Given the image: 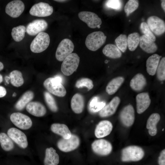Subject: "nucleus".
Wrapping results in <instances>:
<instances>
[{"mask_svg":"<svg viewBox=\"0 0 165 165\" xmlns=\"http://www.w3.org/2000/svg\"><path fill=\"white\" fill-rule=\"evenodd\" d=\"M106 38L107 36L102 31H95L87 36L85 44L89 50L92 51H96L105 43Z\"/></svg>","mask_w":165,"mask_h":165,"instance_id":"1","label":"nucleus"},{"mask_svg":"<svg viewBox=\"0 0 165 165\" xmlns=\"http://www.w3.org/2000/svg\"><path fill=\"white\" fill-rule=\"evenodd\" d=\"M144 155V151L141 147L129 146L123 149L121 160L123 162L137 161L142 159Z\"/></svg>","mask_w":165,"mask_h":165,"instance_id":"2","label":"nucleus"},{"mask_svg":"<svg viewBox=\"0 0 165 165\" xmlns=\"http://www.w3.org/2000/svg\"><path fill=\"white\" fill-rule=\"evenodd\" d=\"M80 61V57L75 53H72L63 61L61 67V71L67 76L72 75L78 68Z\"/></svg>","mask_w":165,"mask_h":165,"instance_id":"3","label":"nucleus"},{"mask_svg":"<svg viewBox=\"0 0 165 165\" xmlns=\"http://www.w3.org/2000/svg\"><path fill=\"white\" fill-rule=\"evenodd\" d=\"M50 41V37L47 33L43 32L39 33L32 41L30 50L34 53L42 52L48 48Z\"/></svg>","mask_w":165,"mask_h":165,"instance_id":"4","label":"nucleus"},{"mask_svg":"<svg viewBox=\"0 0 165 165\" xmlns=\"http://www.w3.org/2000/svg\"><path fill=\"white\" fill-rule=\"evenodd\" d=\"M43 85L46 89L50 93L59 97H64L66 91L61 83L54 77H50L44 82Z\"/></svg>","mask_w":165,"mask_h":165,"instance_id":"5","label":"nucleus"},{"mask_svg":"<svg viewBox=\"0 0 165 165\" xmlns=\"http://www.w3.org/2000/svg\"><path fill=\"white\" fill-rule=\"evenodd\" d=\"M74 48V45L71 40L67 38L63 39L57 48L55 53L56 59L59 61H63L72 53Z\"/></svg>","mask_w":165,"mask_h":165,"instance_id":"6","label":"nucleus"},{"mask_svg":"<svg viewBox=\"0 0 165 165\" xmlns=\"http://www.w3.org/2000/svg\"><path fill=\"white\" fill-rule=\"evenodd\" d=\"M80 139L76 135L72 134L68 139L63 138L59 140L57 142V146L61 151L68 152L76 149L80 144Z\"/></svg>","mask_w":165,"mask_h":165,"instance_id":"7","label":"nucleus"},{"mask_svg":"<svg viewBox=\"0 0 165 165\" xmlns=\"http://www.w3.org/2000/svg\"><path fill=\"white\" fill-rule=\"evenodd\" d=\"M79 18L86 24L90 28H100L102 24L101 19L95 13L88 11L80 12L78 14Z\"/></svg>","mask_w":165,"mask_h":165,"instance_id":"8","label":"nucleus"},{"mask_svg":"<svg viewBox=\"0 0 165 165\" xmlns=\"http://www.w3.org/2000/svg\"><path fill=\"white\" fill-rule=\"evenodd\" d=\"M10 119L17 127L22 130H27L31 127L32 123L30 118L20 112H14L10 116Z\"/></svg>","mask_w":165,"mask_h":165,"instance_id":"9","label":"nucleus"},{"mask_svg":"<svg viewBox=\"0 0 165 165\" xmlns=\"http://www.w3.org/2000/svg\"><path fill=\"white\" fill-rule=\"evenodd\" d=\"M53 12V7L47 3L40 2L33 6L29 11L33 16L43 17L51 15Z\"/></svg>","mask_w":165,"mask_h":165,"instance_id":"10","label":"nucleus"},{"mask_svg":"<svg viewBox=\"0 0 165 165\" xmlns=\"http://www.w3.org/2000/svg\"><path fill=\"white\" fill-rule=\"evenodd\" d=\"M93 152L101 156H106L109 154L112 150V146L108 141L104 139L94 141L91 144Z\"/></svg>","mask_w":165,"mask_h":165,"instance_id":"11","label":"nucleus"},{"mask_svg":"<svg viewBox=\"0 0 165 165\" xmlns=\"http://www.w3.org/2000/svg\"><path fill=\"white\" fill-rule=\"evenodd\" d=\"M147 24L153 34L157 36L161 35L165 32V22L156 16H149L147 19Z\"/></svg>","mask_w":165,"mask_h":165,"instance_id":"12","label":"nucleus"},{"mask_svg":"<svg viewBox=\"0 0 165 165\" xmlns=\"http://www.w3.org/2000/svg\"><path fill=\"white\" fill-rule=\"evenodd\" d=\"M7 135L11 139L20 147L25 148L28 145L27 137L25 134L20 130L12 127L8 130Z\"/></svg>","mask_w":165,"mask_h":165,"instance_id":"13","label":"nucleus"},{"mask_svg":"<svg viewBox=\"0 0 165 165\" xmlns=\"http://www.w3.org/2000/svg\"><path fill=\"white\" fill-rule=\"evenodd\" d=\"M24 8V4L21 1L15 0L10 2L7 5L5 11L11 17L17 18L21 14Z\"/></svg>","mask_w":165,"mask_h":165,"instance_id":"14","label":"nucleus"},{"mask_svg":"<svg viewBox=\"0 0 165 165\" xmlns=\"http://www.w3.org/2000/svg\"><path fill=\"white\" fill-rule=\"evenodd\" d=\"M46 21L43 19H36L29 23L26 28L27 33L30 35L34 36L43 32L48 27Z\"/></svg>","mask_w":165,"mask_h":165,"instance_id":"15","label":"nucleus"},{"mask_svg":"<svg viewBox=\"0 0 165 165\" xmlns=\"http://www.w3.org/2000/svg\"><path fill=\"white\" fill-rule=\"evenodd\" d=\"M119 117L121 122L125 126L129 127L132 126L135 119L134 111L133 106L131 105L125 106L121 111Z\"/></svg>","mask_w":165,"mask_h":165,"instance_id":"16","label":"nucleus"},{"mask_svg":"<svg viewBox=\"0 0 165 165\" xmlns=\"http://www.w3.org/2000/svg\"><path fill=\"white\" fill-rule=\"evenodd\" d=\"M113 128L112 123L107 120L99 122L95 129L94 134L96 138H100L108 135L111 132Z\"/></svg>","mask_w":165,"mask_h":165,"instance_id":"17","label":"nucleus"},{"mask_svg":"<svg viewBox=\"0 0 165 165\" xmlns=\"http://www.w3.org/2000/svg\"><path fill=\"white\" fill-rule=\"evenodd\" d=\"M136 108L137 113L141 114L145 112L150 105L151 100L148 93H141L136 96Z\"/></svg>","mask_w":165,"mask_h":165,"instance_id":"18","label":"nucleus"},{"mask_svg":"<svg viewBox=\"0 0 165 165\" xmlns=\"http://www.w3.org/2000/svg\"><path fill=\"white\" fill-rule=\"evenodd\" d=\"M120 103V99L117 96L113 98L110 102L99 111V115L102 117L110 116L116 112Z\"/></svg>","mask_w":165,"mask_h":165,"instance_id":"19","label":"nucleus"},{"mask_svg":"<svg viewBox=\"0 0 165 165\" xmlns=\"http://www.w3.org/2000/svg\"><path fill=\"white\" fill-rule=\"evenodd\" d=\"M26 109L30 114L36 117L43 116L46 112L45 106L37 101L29 102L26 106Z\"/></svg>","mask_w":165,"mask_h":165,"instance_id":"20","label":"nucleus"},{"mask_svg":"<svg viewBox=\"0 0 165 165\" xmlns=\"http://www.w3.org/2000/svg\"><path fill=\"white\" fill-rule=\"evenodd\" d=\"M85 105L83 96L79 93L75 94L72 98L71 106L72 110L75 113L80 114L83 111Z\"/></svg>","mask_w":165,"mask_h":165,"instance_id":"21","label":"nucleus"},{"mask_svg":"<svg viewBox=\"0 0 165 165\" xmlns=\"http://www.w3.org/2000/svg\"><path fill=\"white\" fill-rule=\"evenodd\" d=\"M139 45L143 51L149 53H155L158 48L154 42L144 35L140 37Z\"/></svg>","mask_w":165,"mask_h":165,"instance_id":"22","label":"nucleus"},{"mask_svg":"<svg viewBox=\"0 0 165 165\" xmlns=\"http://www.w3.org/2000/svg\"><path fill=\"white\" fill-rule=\"evenodd\" d=\"M161 56L154 54L150 56L146 61V70L151 75H154L159 64Z\"/></svg>","mask_w":165,"mask_h":165,"instance_id":"23","label":"nucleus"},{"mask_svg":"<svg viewBox=\"0 0 165 165\" xmlns=\"http://www.w3.org/2000/svg\"><path fill=\"white\" fill-rule=\"evenodd\" d=\"M50 129L52 132L60 135L64 139H68L72 135L68 127L64 124L53 123L51 125Z\"/></svg>","mask_w":165,"mask_h":165,"instance_id":"24","label":"nucleus"},{"mask_svg":"<svg viewBox=\"0 0 165 165\" xmlns=\"http://www.w3.org/2000/svg\"><path fill=\"white\" fill-rule=\"evenodd\" d=\"M147 83L146 78L143 74L138 73L131 79L130 82L131 88L135 91H140L145 86Z\"/></svg>","mask_w":165,"mask_h":165,"instance_id":"25","label":"nucleus"},{"mask_svg":"<svg viewBox=\"0 0 165 165\" xmlns=\"http://www.w3.org/2000/svg\"><path fill=\"white\" fill-rule=\"evenodd\" d=\"M59 157L56 151L52 147L47 148L45 151L44 165H57Z\"/></svg>","mask_w":165,"mask_h":165,"instance_id":"26","label":"nucleus"},{"mask_svg":"<svg viewBox=\"0 0 165 165\" xmlns=\"http://www.w3.org/2000/svg\"><path fill=\"white\" fill-rule=\"evenodd\" d=\"M160 119V116L157 113H152L148 119L146 124V128L148 129V133L151 136H154L156 134V125Z\"/></svg>","mask_w":165,"mask_h":165,"instance_id":"27","label":"nucleus"},{"mask_svg":"<svg viewBox=\"0 0 165 165\" xmlns=\"http://www.w3.org/2000/svg\"><path fill=\"white\" fill-rule=\"evenodd\" d=\"M103 53L106 57L112 59L120 58L122 55L121 51L117 46L113 44H108L104 47Z\"/></svg>","mask_w":165,"mask_h":165,"instance_id":"28","label":"nucleus"},{"mask_svg":"<svg viewBox=\"0 0 165 165\" xmlns=\"http://www.w3.org/2000/svg\"><path fill=\"white\" fill-rule=\"evenodd\" d=\"M124 81V78L122 76H119L114 78L108 84L106 91L109 95L115 94L119 88Z\"/></svg>","mask_w":165,"mask_h":165,"instance_id":"29","label":"nucleus"},{"mask_svg":"<svg viewBox=\"0 0 165 165\" xmlns=\"http://www.w3.org/2000/svg\"><path fill=\"white\" fill-rule=\"evenodd\" d=\"M34 97L33 92L28 91L25 92L16 103L15 107L18 110H23L33 99Z\"/></svg>","mask_w":165,"mask_h":165,"instance_id":"30","label":"nucleus"},{"mask_svg":"<svg viewBox=\"0 0 165 165\" xmlns=\"http://www.w3.org/2000/svg\"><path fill=\"white\" fill-rule=\"evenodd\" d=\"M140 36L138 32H135L129 35L127 38V46L131 51H134L139 45Z\"/></svg>","mask_w":165,"mask_h":165,"instance_id":"31","label":"nucleus"},{"mask_svg":"<svg viewBox=\"0 0 165 165\" xmlns=\"http://www.w3.org/2000/svg\"><path fill=\"white\" fill-rule=\"evenodd\" d=\"M10 82L12 85L19 87L22 86L24 83V79L22 73L19 71L14 70L9 74Z\"/></svg>","mask_w":165,"mask_h":165,"instance_id":"32","label":"nucleus"},{"mask_svg":"<svg viewBox=\"0 0 165 165\" xmlns=\"http://www.w3.org/2000/svg\"><path fill=\"white\" fill-rule=\"evenodd\" d=\"M0 143L2 148L5 151H9L14 147L12 140L4 133H0Z\"/></svg>","mask_w":165,"mask_h":165,"instance_id":"33","label":"nucleus"},{"mask_svg":"<svg viewBox=\"0 0 165 165\" xmlns=\"http://www.w3.org/2000/svg\"><path fill=\"white\" fill-rule=\"evenodd\" d=\"M26 31V28L24 25H19L13 28L11 32L13 39L16 42L21 41L24 37Z\"/></svg>","mask_w":165,"mask_h":165,"instance_id":"34","label":"nucleus"},{"mask_svg":"<svg viewBox=\"0 0 165 165\" xmlns=\"http://www.w3.org/2000/svg\"><path fill=\"white\" fill-rule=\"evenodd\" d=\"M105 105V102L99 101L97 97H94L90 101L89 104V108L90 111L92 112H95L99 111Z\"/></svg>","mask_w":165,"mask_h":165,"instance_id":"35","label":"nucleus"},{"mask_svg":"<svg viewBox=\"0 0 165 165\" xmlns=\"http://www.w3.org/2000/svg\"><path fill=\"white\" fill-rule=\"evenodd\" d=\"M45 100L49 109L53 112H56L58 108L55 100L53 97L48 92L44 93Z\"/></svg>","mask_w":165,"mask_h":165,"instance_id":"36","label":"nucleus"},{"mask_svg":"<svg viewBox=\"0 0 165 165\" xmlns=\"http://www.w3.org/2000/svg\"><path fill=\"white\" fill-rule=\"evenodd\" d=\"M116 46L123 52L126 50L127 46V37L126 35L121 34L115 40Z\"/></svg>","mask_w":165,"mask_h":165,"instance_id":"37","label":"nucleus"},{"mask_svg":"<svg viewBox=\"0 0 165 165\" xmlns=\"http://www.w3.org/2000/svg\"><path fill=\"white\" fill-rule=\"evenodd\" d=\"M139 5V2L136 0H130L126 4L124 10L127 16L136 10Z\"/></svg>","mask_w":165,"mask_h":165,"instance_id":"38","label":"nucleus"},{"mask_svg":"<svg viewBox=\"0 0 165 165\" xmlns=\"http://www.w3.org/2000/svg\"><path fill=\"white\" fill-rule=\"evenodd\" d=\"M75 86L78 88L86 87L90 90L93 88L94 85L93 82L91 79L84 78L77 80L75 83Z\"/></svg>","mask_w":165,"mask_h":165,"instance_id":"39","label":"nucleus"},{"mask_svg":"<svg viewBox=\"0 0 165 165\" xmlns=\"http://www.w3.org/2000/svg\"><path fill=\"white\" fill-rule=\"evenodd\" d=\"M158 79L163 81L165 79V58L163 57L159 62L156 71Z\"/></svg>","mask_w":165,"mask_h":165,"instance_id":"40","label":"nucleus"},{"mask_svg":"<svg viewBox=\"0 0 165 165\" xmlns=\"http://www.w3.org/2000/svg\"><path fill=\"white\" fill-rule=\"evenodd\" d=\"M140 28L141 31L144 35L154 42L156 41V36L151 31L146 22H142L141 24Z\"/></svg>","mask_w":165,"mask_h":165,"instance_id":"41","label":"nucleus"},{"mask_svg":"<svg viewBox=\"0 0 165 165\" xmlns=\"http://www.w3.org/2000/svg\"><path fill=\"white\" fill-rule=\"evenodd\" d=\"M106 5L108 8L119 10L121 8V1L119 0H109L107 1Z\"/></svg>","mask_w":165,"mask_h":165,"instance_id":"42","label":"nucleus"},{"mask_svg":"<svg viewBox=\"0 0 165 165\" xmlns=\"http://www.w3.org/2000/svg\"><path fill=\"white\" fill-rule=\"evenodd\" d=\"M158 163L159 165H165V149L161 152L158 159Z\"/></svg>","mask_w":165,"mask_h":165,"instance_id":"43","label":"nucleus"},{"mask_svg":"<svg viewBox=\"0 0 165 165\" xmlns=\"http://www.w3.org/2000/svg\"><path fill=\"white\" fill-rule=\"evenodd\" d=\"M6 93V89L4 87L0 86V98L5 96Z\"/></svg>","mask_w":165,"mask_h":165,"instance_id":"44","label":"nucleus"},{"mask_svg":"<svg viewBox=\"0 0 165 165\" xmlns=\"http://www.w3.org/2000/svg\"><path fill=\"white\" fill-rule=\"evenodd\" d=\"M54 78L58 81L62 83L63 82V79L61 76L59 75L55 76Z\"/></svg>","mask_w":165,"mask_h":165,"instance_id":"45","label":"nucleus"},{"mask_svg":"<svg viewBox=\"0 0 165 165\" xmlns=\"http://www.w3.org/2000/svg\"><path fill=\"white\" fill-rule=\"evenodd\" d=\"M162 2L161 3V7L164 10V12L165 11V1L162 0Z\"/></svg>","mask_w":165,"mask_h":165,"instance_id":"46","label":"nucleus"},{"mask_svg":"<svg viewBox=\"0 0 165 165\" xmlns=\"http://www.w3.org/2000/svg\"><path fill=\"white\" fill-rule=\"evenodd\" d=\"M4 65L1 62H0V71L2 70L4 68Z\"/></svg>","mask_w":165,"mask_h":165,"instance_id":"47","label":"nucleus"},{"mask_svg":"<svg viewBox=\"0 0 165 165\" xmlns=\"http://www.w3.org/2000/svg\"><path fill=\"white\" fill-rule=\"evenodd\" d=\"M3 81V77L2 75L0 74V83H1Z\"/></svg>","mask_w":165,"mask_h":165,"instance_id":"48","label":"nucleus"},{"mask_svg":"<svg viewBox=\"0 0 165 165\" xmlns=\"http://www.w3.org/2000/svg\"><path fill=\"white\" fill-rule=\"evenodd\" d=\"M54 1H56L58 2H63L66 1V0H54Z\"/></svg>","mask_w":165,"mask_h":165,"instance_id":"49","label":"nucleus"},{"mask_svg":"<svg viewBox=\"0 0 165 165\" xmlns=\"http://www.w3.org/2000/svg\"><path fill=\"white\" fill-rule=\"evenodd\" d=\"M105 63H108V61L107 60H106L105 61Z\"/></svg>","mask_w":165,"mask_h":165,"instance_id":"50","label":"nucleus"}]
</instances>
